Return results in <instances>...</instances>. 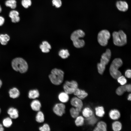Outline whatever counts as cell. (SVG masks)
I'll return each instance as SVG.
<instances>
[{
    "label": "cell",
    "mask_w": 131,
    "mask_h": 131,
    "mask_svg": "<svg viewBox=\"0 0 131 131\" xmlns=\"http://www.w3.org/2000/svg\"><path fill=\"white\" fill-rule=\"evenodd\" d=\"M40 48L42 52L44 53H48L51 49V47L48 42L46 41H43L40 46Z\"/></svg>",
    "instance_id": "7c38bea8"
},
{
    "label": "cell",
    "mask_w": 131,
    "mask_h": 131,
    "mask_svg": "<svg viewBox=\"0 0 131 131\" xmlns=\"http://www.w3.org/2000/svg\"><path fill=\"white\" fill-rule=\"evenodd\" d=\"M127 91L125 85H123L119 87L116 89V93L119 95H121Z\"/></svg>",
    "instance_id": "4dcf8cb0"
},
{
    "label": "cell",
    "mask_w": 131,
    "mask_h": 131,
    "mask_svg": "<svg viewBox=\"0 0 131 131\" xmlns=\"http://www.w3.org/2000/svg\"><path fill=\"white\" fill-rule=\"evenodd\" d=\"M112 128L113 130L115 131H120L122 128L121 123L118 121L114 122L112 124Z\"/></svg>",
    "instance_id": "4316f807"
},
{
    "label": "cell",
    "mask_w": 131,
    "mask_h": 131,
    "mask_svg": "<svg viewBox=\"0 0 131 131\" xmlns=\"http://www.w3.org/2000/svg\"><path fill=\"white\" fill-rule=\"evenodd\" d=\"M128 99L129 100H131V94H130L128 96Z\"/></svg>",
    "instance_id": "b9f144b4"
},
{
    "label": "cell",
    "mask_w": 131,
    "mask_h": 131,
    "mask_svg": "<svg viewBox=\"0 0 131 131\" xmlns=\"http://www.w3.org/2000/svg\"><path fill=\"white\" fill-rule=\"evenodd\" d=\"M40 96L38 90L37 89L30 90L28 93V97L30 99H35L38 98Z\"/></svg>",
    "instance_id": "ffe728a7"
},
{
    "label": "cell",
    "mask_w": 131,
    "mask_h": 131,
    "mask_svg": "<svg viewBox=\"0 0 131 131\" xmlns=\"http://www.w3.org/2000/svg\"><path fill=\"white\" fill-rule=\"evenodd\" d=\"M95 111L96 115L99 117H102L105 114L104 109L102 106H98L96 107Z\"/></svg>",
    "instance_id": "603a6c76"
},
{
    "label": "cell",
    "mask_w": 131,
    "mask_h": 131,
    "mask_svg": "<svg viewBox=\"0 0 131 131\" xmlns=\"http://www.w3.org/2000/svg\"><path fill=\"white\" fill-rule=\"evenodd\" d=\"M78 86L77 82L75 81H66L63 86V88L65 92L68 95L71 94L73 93Z\"/></svg>",
    "instance_id": "ba28073f"
},
{
    "label": "cell",
    "mask_w": 131,
    "mask_h": 131,
    "mask_svg": "<svg viewBox=\"0 0 131 131\" xmlns=\"http://www.w3.org/2000/svg\"><path fill=\"white\" fill-rule=\"evenodd\" d=\"M11 65L12 68L15 71L24 73L27 70L28 66L26 61L23 59L17 57L13 59Z\"/></svg>",
    "instance_id": "3957f363"
},
{
    "label": "cell",
    "mask_w": 131,
    "mask_h": 131,
    "mask_svg": "<svg viewBox=\"0 0 131 131\" xmlns=\"http://www.w3.org/2000/svg\"><path fill=\"white\" fill-rule=\"evenodd\" d=\"M52 3L53 5L57 8L60 7L62 4L61 1L60 0H53Z\"/></svg>",
    "instance_id": "8d00e7d4"
},
{
    "label": "cell",
    "mask_w": 131,
    "mask_h": 131,
    "mask_svg": "<svg viewBox=\"0 0 131 131\" xmlns=\"http://www.w3.org/2000/svg\"><path fill=\"white\" fill-rule=\"evenodd\" d=\"M70 112L71 116L73 118H76L78 116L80 112L77 109L74 107L70 109Z\"/></svg>",
    "instance_id": "f546056e"
},
{
    "label": "cell",
    "mask_w": 131,
    "mask_h": 131,
    "mask_svg": "<svg viewBox=\"0 0 131 131\" xmlns=\"http://www.w3.org/2000/svg\"><path fill=\"white\" fill-rule=\"evenodd\" d=\"M1 109H0V113H1Z\"/></svg>",
    "instance_id": "f6af8a7d"
},
{
    "label": "cell",
    "mask_w": 131,
    "mask_h": 131,
    "mask_svg": "<svg viewBox=\"0 0 131 131\" xmlns=\"http://www.w3.org/2000/svg\"><path fill=\"white\" fill-rule=\"evenodd\" d=\"M40 131H49L50 129L49 125L47 123H45L39 128Z\"/></svg>",
    "instance_id": "d590c367"
},
{
    "label": "cell",
    "mask_w": 131,
    "mask_h": 131,
    "mask_svg": "<svg viewBox=\"0 0 131 131\" xmlns=\"http://www.w3.org/2000/svg\"><path fill=\"white\" fill-rule=\"evenodd\" d=\"M2 84V83L0 79V88L1 87Z\"/></svg>",
    "instance_id": "7bdbcfd3"
},
{
    "label": "cell",
    "mask_w": 131,
    "mask_h": 131,
    "mask_svg": "<svg viewBox=\"0 0 131 131\" xmlns=\"http://www.w3.org/2000/svg\"><path fill=\"white\" fill-rule=\"evenodd\" d=\"M9 93L10 97L13 98L18 97L20 95V92L19 90L15 88L11 89L9 90Z\"/></svg>",
    "instance_id": "d6986e66"
},
{
    "label": "cell",
    "mask_w": 131,
    "mask_h": 131,
    "mask_svg": "<svg viewBox=\"0 0 131 131\" xmlns=\"http://www.w3.org/2000/svg\"><path fill=\"white\" fill-rule=\"evenodd\" d=\"M116 6L118 9L121 11L125 12L128 9V4L125 1H117L116 3Z\"/></svg>",
    "instance_id": "8fae6325"
},
{
    "label": "cell",
    "mask_w": 131,
    "mask_h": 131,
    "mask_svg": "<svg viewBox=\"0 0 131 131\" xmlns=\"http://www.w3.org/2000/svg\"><path fill=\"white\" fill-rule=\"evenodd\" d=\"M109 115L110 118L113 120L118 119L120 116L119 112L115 109L111 110L109 112Z\"/></svg>",
    "instance_id": "e0dca14e"
},
{
    "label": "cell",
    "mask_w": 131,
    "mask_h": 131,
    "mask_svg": "<svg viewBox=\"0 0 131 131\" xmlns=\"http://www.w3.org/2000/svg\"><path fill=\"white\" fill-rule=\"evenodd\" d=\"M19 15V13L17 11L13 10L10 12L9 16L11 18L12 22L16 23L18 22L20 20V18Z\"/></svg>",
    "instance_id": "4fadbf2b"
},
{
    "label": "cell",
    "mask_w": 131,
    "mask_h": 131,
    "mask_svg": "<svg viewBox=\"0 0 131 131\" xmlns=\"http://www.w3.org/2000/svg\"><path fill=\"white\" fill-rule=\"evenodd\" d=\"M64 74V72L62 70L55 68L51 70V74L49 75V77L53 84L58 85L62 83Z\"/></svg>",
    "instance_id": "7a4b0ae2"
},
{
    "label": "cell",
    "mask_w": 131,
    "mask_h": 131,
    "mask_svg": "<svg viewBox=\"0 0 131 131\" xmlns=\"http://www.w3.org/2000/svg\"><path fill=\"white\" fill-rule=\"evenodd\" d=\"M107 126L106 123L104 122H99L97 124V127L94 130L95 131H106Z\"/></svg>",
    "instance_id": "ac0fdd59"
},
{
    "label": "cell",
    "mask_w": 131,
    "mask_h": 131,
    "mask_svg": "<svg viewBox=\"0 0 131 131\" xmlns=\"http://www.w3.org/2000/svg\"><path fill=\"white\" fill-rule=\"evenodd\" d=\"M110 34L107 30H103L100 31L98 35V41L102 46H105L107 44L108 40L110 38Z\"/></svg>",
    "instance_id": "52a82bcc"
},
{
    "label": "cell",
    "mask_w": 131,
    "mask_h": 131,
    "mask_svg": "<svg viewBox=\"0 0 131 131\" xmlns=\"http://www.w3.org/2000/svg\"><path fill=\"white\" fill-rule=\"evenodd\" d=\"M16 3L15 0H8L5 2V4L6 6L14 9L16 7Z\"/></svg>",
    "instance_id": "83f0119b"
},
{
    "label": "cell",
    "mask_w": 131,
    "mask_h": 131,
    "mask_svg": "<svg viewBox=\"0 0 131 131\" xmlns=\"http://www.w3.org/2000/svg\"><path fill=\"white\" fill-rule=\"evenodd\" d=\"M31 106L33 110L38 111L40 110L41 108V103L39 100L36 99L34 100L31 102Z\"/></svg>",
    "instance_id": "5bb4252c"
},
{
    "label": "cell",
    "mask_w": 131,
    "mask_h": 131,
    "mask_svg": "<svg viewBox=\"0 0 131 131\" xmlns=\"http://www.w3.org/2000/svg\"><path fill=\"white\" fill-rule=\"evenodd\" d=\"M36 120L39 123H42L44 120V117L43 113L39 111L37 112L36 116Z\"/></svg>",
    "instance_id": "d4e9b609"
},
{
    "label": "cell",
    "mask_w": 131,
    "mask_h": 131,
    "mask_svg": "<svg viewBox=\"0 0 131 131\" xmlns=\"http://www.w3.org/2000/svg\"><path fill=\"white\" fill-rule=\"evenodd\" d=\"M117 79L118 82L122 85L125 84L127 82L126 79L123 76H121Z\"/></svg>",
    "instance_id": "836d02e7"
},
{
    "label": "cell",
    "mask_w": 131,
    "mask_h": 131,
    "mask_svg": "<svg viewBox=\"0 0 131 131\" xmlns=\"http://www.w3.org/2000/svg\"><path fill=\"white\" fill-rule=\"evenodd\" d=\"M113 42L116 46H121L125 45L127 42V36L122 30L114 31L112 33Z\"/></svg>",
    "instance_id": "8992f818"
},
{
    "label": "cell",
    "mask_w": 131,
    "mask_h": 131,
    "mask_svg": "<svg viewBox=\"0 0 131 131\" xmlns=\"http://www.w3.org/2000/svg\"><path fill=\"white\" fill-rule=\"evenodd\" d=\"M131 70L128 69L126 70L125 73V75L128 78H131Z\"/></svg>",
    "instance_id": "74e56055"
},
{
    "label": "cell",
    "mask_w": 131,
    "mask_h": 131,
    "mask_svg": "<svg viewBox=\"0 0 131 131\" xmlns=\"http://www.w3.org/2000/svg\"><path fill=\"white\" fill-rule=\"evenodd\" d=\"M59 100L61 102L65 103L67 102L69 99L68 94L65 92L60 93L58 96Z\"/></svg>",
    "instance_id": "2e32d148"
},
{
    "label": "cell",
    "mask_w": 131,
    "mask_h": 131,
    "mask_svg": "<svg viewBox=\"0 0 131 131\" xmlns=\"http://www.w3.org/2000/svg\"><path fill=\"white\" fill-rule=\"evenodd\" d=\"M111 52L110 49H107L106 52L101 55L100 62L97 64L98 73L102 75L105 70L106 66L109 62L111 56Z\"/></svg>",
    "instance_id": "5b68a950"
},
{
    "label": "cell",
    "mask_w": 131,
    "mask_h": 131,
    "mask_svg": "<svg viewBox=\"0 0 131 131\" xmlns=\"http://www.w3.org/2000/svg\"><path fill=\"white\" fill-rule=\"evenodd\" d=\"M21 3L24 7L27 8L31 5L32 2L31 0H22Z\"/></svg>",
    "instance_id": "e575fe53"
},
{
    "label": "cell",
    "mask_w": 131,
    "mask_h": 131,
    "mask_svg": "<svg viewBox=\"0 0 131 131\" xmlns=\"http://www.w3.org/2000/svg\"><path fill=\"white\" fill-rule=\"evenodd\" d=\"M123 64L122 61L120 58H115L113 61L110 66L109 72L111 75L114 78L117 79L122 75L121 73L118 69Z\"/></svg>",
    "instance_id": "277c9868"
},
{
    "label": "cell",
    "mask_w": 131,
    "mask_h": 131,
    "mask_svg": "<svg viewBox=\"0 0 131 131\" xmlns=\"http://www.w3.org/2000/svg\"><path fill=\"white\" fill-rule=\"evenodd\" d=\"M2 10V9L0 6V13L1 12Z\"/></svg>",
    "instance_id": "ee69618b"
},
{
    "label": "cell",
    "mask_w": 131,
    "mask_h": 131,
    "mask_svg": "<svg viewBox=\"0 0 131 131\" xmlns=\"http://www.w3.org/2000/svg\"><path fill=\"white\" fill-rule=\"evenodd\" d=\"M75 121L76 125L77 126L82 125L84 123V119L82 116H78L76 118Z\"/></svg>",
    "instance_id": "f1b7e54d"
},
{
    "label": "cell",
    "mask_w": 131,
    "mask_h": 131,
    "mask_svg": "<svg viewBox=\"0 0 131 131\" xmlns=\"http://www.w3.org/2000/svg\"><path fill=\"white\" fill-rule=\"evenodd\" d=\"M10 39L9 36L7 34H0V42L3 45H6L9 40Z\"/></svg>",
    "instance_id": "7402d4cb"
},
{
    "label": "cell",
    "mask_w": 131,
    "mask_h": 131,
    "mask_svg": "<svg viewBox=\"0 0 131 131\" xmlns=\"http://www.w3.org/2000/svg\"><path fill=\"white\" fill-rule=\"evenodd\" d=\"M4 130V129L2 125L0 124V131H3Z\"/></svg>",
    "instance_id": "60d3db41"
},
{
    "label": "cell",
    "mask_w": 131,
    "mask_h": 131,
    "mask_svg": "<svg viewBox=\"0 0 131 131\" xmlns=\"http://www.w3.org/2000/svg\"><path fill=\"white\" fill-rule=\"evenodd\" d=\"M66 106L62 103H58L54 106L53 110L54 113L57 115L62 116L65 113Z\"/></svg>",
    "instance_id": "9c48e42d"
},
{
    "label": "cell",
    "mask_w": 131,
    "mask_h": 131,
    "mask_svg": "<svg viewBox=\"0 0 131 131\" xmlns=\"http://www.w3.org/2000/svg\"><path fill=\"white\" fill-rule=\"evenodd\" d=\"M58 54L59 56L63 59L67 58L70 56L69 53L67 49L60 50L59 51Z\"/></svg>",
    "instance_id": "cb8c5ba5"
},
{
    "label": "cell",
    "mask_w": 131,
    "mask_h": 131,
    "mask_svg": "<svg viewBox=\"0 0 131 131\" xmlns=\"http://www.w3.org/2000/svg\"><path fill=\"white\" fill-rule=\"evenodd\" d=\"M87 123L89 125H93L95 124L97 121V119L93 114L91 116L87 118L86 119Z\"/></svg>",
    "instance_id": "484cf974"
},
{
    "label": "cell",
    "mask_w": 131,
    "mask_h": 131,
    "mask_svg": "<svg viewBox=\"0 0 131 131\" xmlns=\"http://www.w3.org/2000/svg\"><path fill=\"white\" fill-rule=\"evenodd\" d=\"M88 95L87 93L85 90L80 89V92L77 97L80 99H82L86 98Z\"/></svg>",
    "instance_id": "d6a6232c"
},
{
    "label": "cell",
    "mask_w": 131,
    "mask_h": 131,
    "mask_svg": "<svg viewBox=\"0 0 131 131\" xmlns=\"http://www.w3.org/2000/svg\"><path fill=\"white\" fill-rule=\"evenodd\" d=\"M12 123L11 118L7 117L3 120V126L6 127H9L11 126Z\"/></svg>",
    "instance_id": "1f68e13d"
},
{
    "label": "cell",
    "mask_w": 131,
    "mask_h": 131,
    "mask_svg": "<svg viewBox=\"0 0 131 131\" xmlns=\"http://www.w3.org/2000/svg\"><path fill=\"white\" fill-rule=\"evenodd\" d=\"M125 85L127 91L128 92H130L131 90V84H128Z\"/></svg>",
    "instance_id": "ab89813d"
},
{
    "label": "cell",
    "mask_w": 131,
    "mask_h": 131,
    "mask_svg": "<svg viewBox=\"0 0 131 131\" xmlns=\"http://www.w3.org/2000/svg\"><path fill=\"white\" fill-rule=\"evenodd\" d=\"M82 113L83 116L86 118L91 116L93 114L92 109L88 107H86L83 109Z\"/></svg>",
    "instance_id": "44dd1931"
},
{
    "label": "cell",
    "mask_w": 131,
    "mask_h": 131,
    "mask_svg": "<svg viewBox=\"0 0 131 131\" xmlns=\"http://www.w3.org/2000/svg\"><path fill=\"white\" fill-rule=\"evenodd\" d=\"M5 19L2 17L0 16V26L2 25L4 22Z\"/></svg>",
    "instance_id": "f35d334b"
},
{
    "label": "cell",
    "mask_w": 131,
    "mask_h": 131,
    "mask_svg": "<svg viewBox=\"0 0 131 131\" xmlns=\"http://www.w3.org/2000/svg\"><path fill=\"white\" fill-rule=\"evenodd\" d=\"M85 35L84 32L81 29L76 30L72 33L71 35L70 39L75 47L79 48L84 46L85 44L84 41L80 38L84 37Z\"/></svg>",
    "instance_id": "6da1fadb"
},
{
    "label": "cell",
    "mask_w": 131,
    "mask_h": 131,
    "mask_svg": "<svg viewBox=\"0 0 131 131\" xmlns=\"http://www.w3.org/2000/svg\"><path fill=\"white\" fill-rule=\"evenodd\" d=\"M71 105L77 109L80 112L83 106V104L81 99L77 97L73 98L70 101Z\"/></svg>",
    "instance_id": "30bf717a"
},
{
    "label": "cell",
    "mask_w": 131,
    "mask_h": 131,
    "mask_svg": "<svg viewBox=\"0 0 131 131\" xmlns=\"http://www.w3.org/2000/svg\"><path fill=\"white\" fill-rule=\"evenodd\" d=\"M7 113L11 118L16 119L18 116V112L17 110L13 107L9 108Z\"/></svg>",
    "instance_id": "9a60e30c"
}]
</instances>
